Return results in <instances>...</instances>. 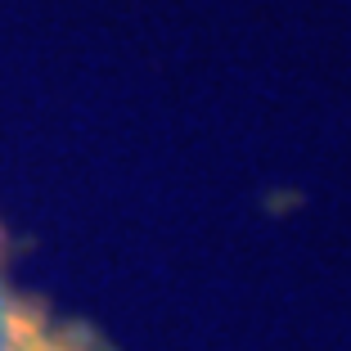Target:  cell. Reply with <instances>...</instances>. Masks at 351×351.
Returning a JSON list of instances; mask_svg holds the SVG:
<instances>
[{
    "instance_id": "1",
    "label": "cell",
    "mask_w": 351,
    "mask_h": 351,
    "mask_svg": "<svg viewBox=\"0 0 351 351\" xmlns=\"http://www.w3.org/2000/svg\"><path fill=\"white\" fill-rule=\"evenodd\" d=\"M0 351H82L73 342V329L50 324L41 311L19 302L0 284Z\"/></svg>"
}]
</instances>
